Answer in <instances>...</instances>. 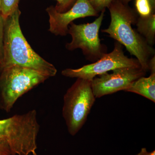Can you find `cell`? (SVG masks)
<instances>
[{
    "label": "cell",
    "mask_w": 155,
    "mask_h": 155,
    "mask_svg": "<svg viewBox=\"0 0 155 155\" xmlns=\"http://www.w3.org/2000/svg\"><path fill=\"white\" fill-rule=\"evenodd\" d=\"M20 14L18 8L5 19L1 67L16 65L34 69L49 78L54 76L57 73L54 66L37 54L23 35L19 25Z\"/></svg>",
    "instance_id": "obj_1"
},
{
    "label": "cell",
    "mask_w": 155,
    "mask_h": 155,
    "mask_svg": "<svg viewBox=\"0 0 155 155\" xmlns=\"http://www.w3.org/2000/svg\"><path fill=\"white\" fill-rule=\"evenodd\" d=\"M107 8L111 22L108 28L102 31L124 46L131 55L135 56L142 69L147 72L149 58L154 54V50L132 28V24H136L138 18L137 12L121 0H114Z\"/></svg>",
    "instance_id": "obj_2"
},
{
    "label": "cell",
    "mask_w": 155,
    "mask_h": 155,
    "mask_svg": "<svg viewBox=\"0 0 155 155\" xmlns=\"http://www.w3.org/2000/svg\"><path fill=\"white\" fill-rule=\"evenodd\" d=\"M49 77L41 72L16 65L1 67L0 97L2 110L9 113L18 99Z\"/></svg>",
    "instance_id": "obj_3"
},
{
    "label": "cell",
    "mask_w": 155,
    "mask_h": 155,
    "mask_svg": "<svg viewBox=\"0 0 155 155\" xmlns=\"http://www.w3.org/2000/svg\"><path fill=\"white\" fill-rule=\"evenodd\" d=\"M91 81L77 78L64 95L62 114L71 135H76L83 127L95 102Z\"/></svg>",
    "instance_id": "obj_4"
},
{
    "label": "cell",
    "mask_w": 155,
    "mask_h": 155,
    "mask_svg": "<svg viewBox=\"0 0 155 155\" xmlns=\"http://www.w3.org/2000/svg\"><path fill=\"white\" fill-rule=\"evenodd\" d=\"M105 11H102L100 16L91 23L77 25L71 22L68 34L72 40L66 44V48L70 51L80 49L87 60L92 62L98 61L106 54L107 48L101 43L99 34Z\"/></svg>",
    "instance_id": "obj_5"
},
{
    "label": "cell",
    "mask_w": 155,
    "mask_h": 155,
    "mask_svg": "<svg viewBox=\"0 0 155 155\" xmlns=\"http://www.w3.org/2000/svg\"><path fill=\"white\" fill-rule=\"evenodd\" d=\"M123 67H141L137 59L125 56L122 45L116 41L114 49L104 54L98 61L76 69H66L62 75L69 78H76L91 80L94 77L114 69Z\"/></svg>",
    "instance_id": "obj_6"
},
{
    "label": "cell",
    "mask_w": 155,
    "mask_h": 155,
    "mask_svg": "<svg viewBox=\"0 0 155 155\" xmlns=\"http://www.w3.org/2000/svg\"><path fill=\"white\" fill-rule=\"evenodd\" d=\"M146 72L141 67H123L94 77L91 80V87L96 98L113 94L120 91H125Z\"/></svg>",
    "instance_id": "obj_7"
},
{
    "label": "cell",
    "mask_w": 155,
    "mask_h": 155,
    "mask_svg": "<svg viewBox=\"0 0 155 155\" xmlns=\"http://www.w3.org/2000/svg\"><path fill=\"white\" fill-rule=\"evenodd\" d=\"M49 17V31L55 35L65 36L68 34L71 22L78 18L96 17L98 13L95 11L88 0H77L69 10L59 13L53 6L46 10Z\"/></svg>",
    "instance_id": "obj_8"
},
{
    "label": "cell",
    "mask_w": 155,
    "mask_h": 155,
    "mask_svg": "<svg viewBox=\"0 0 155 155\" xmlns=\"http://www.w3.org/2000/svg\"><path fill=\"white\" fill-rule=\"evenodd\" d=\"M125 91L134 93L155 102V73L149 77L142 76L137 79Z\"/></svg>",
    "instance_id": "obj_9"
},
{
    "label": "cell",
    "mask_w": 155,
    "mask_h": 155,
    "mask_svg": "<svg viewBox=\"0 0 155 155\" xmlns=\"http://www.w3.org/2000/svg\"><path fill=\"white\" fill-rule=\"evenodd\" d=\"M137 31L150 46L153 45L155 41V14L147 17H139L136 23Z\"/></svg>",
    "instance_id": "obj_10"
},
{
    "label": "cell",
    "mask_w": 155,
    "mask_h": 155,
    "mask_svg": "<svg viewBox=\"0 0 155 155\" xmlns=\"http://www.w3.org/2000/svg\"><path fill=\"white\" fill-rule=\"evenodd\" d=\"M135 6L140 17H147L154 13L155 9L149 0H135Z\"/></svg>",
    "instance_id": "obj_11"
},
{
    "label": "cell",
    "mask_w": 155,
    "mask_h": 155,
    "mask_svg": "<svg viewBox=\"0 0 155 155\" xmlns=\"http://www.w3.org/2000/svg\"><path fill=\"white\" fill-rule=\"evenodd\" d=\"M20 0H2L0 5V13L6 19L9 15L19 8Z\"/></svg>",
    "instance_id": "obj_12"
},
{
    "label": "cell",
    "mask_w": 155,
    "mask_h": 155,
    "mask_svg": "<svg viewBox=\"0 0 155 155\" xmlns=\"http://www.w3.org/2000/svg\"><path fill=\"white\" fill-rule=\"evenodd\" d=\"M57 4L55 9L59 13H64L72 7L77 0H56Z\"/></svg>",
    "instance_id": "obj_13"
},
{
    "label": "cell",
    "mask_w": 155,
    "mask_h": 155,
    "mask_svg": "<svg viewBox=\"0 0 155 155\" xmlns=\"http://www.w3.org/2000/svg\"><path fill=\"white\" fill-rule=\"evenodd\" d=\"M114 0H88L95 11L98 13L106 10Z\"/></svg>",
    "instance_id": "obj_14"
},
{
    "label": "cell",
    "mask_w": 155,
    "mask_h": 155,
    "mask_svg": "<svg viewBox=\"0 0 155 155\" xmlns=\"http://www.w3.org/2000/svg\"><path fill=\"white\" fill-rule=\"evenodd\" d=\"M5 22V19L0 13V64L1 65L2 62L3 52H4V38Z\"/></svg>",
    "instance_id": "obj_15"
},
{
    "label": "cell",
    "mask_w": 155,
    "mask_h": 155,
    "mask_svg": "<svg viewBox=\"0 0 155 155\" xmlns=\"http://www.w3.org/2000/svg\"><path fill=\"white\" fill-rule=\"evenodd\" d=\"M0 155H12L7 143L0 139Z\"/></svg>",
    "instance_id": "obj_16"
},
{
    "label": "cell",
    "mask_w": 155,
    "mask_h": 155,
    "mask_svg": "<svg viewBox=\"0 0 155 155\" xmlns=\"http://www.w3.org/2000/svg\"><path fill=\"white\" fill-rule=\"evenodd\" d=\"M148 70L150 71L151 73H155V56L149 60L148 62Z\"/></svg>",
    "instance_id": "obj_17"
},
{
    "label": "cell",
    "mask_w": 155,
    "mask_h": 155,
    "mask_svg": "<svg viewBox=\"0 0 155 155\" xmlns=\"http://www.w3.org/2000/svg\"><path fill=\"white\" fill-rule=\"evenodd\" d=\"M136 155H155V151L154 150L149 152L147 151L145 148H143L141 149L140 151Z\"/></svg>",
    "instance_id": "obj_18"
},
{
    "label": "cell",
    "mask_w": 155,
    "mask_h": 155,
    "mask_svg": "<svg viewBox=\"0 0 155 155\" xmlns=\"http://www.w3.org/2000/svg\"><path fill=\"white\" fill-rule=\"evenodd\" d=\"M123 2L125 3V4H128V2L131 1V0H121ZM150 1V3L151 4L153 8L155 9V0H149Z\"/></svg>",
    "instance_id": "obj_19"
},
{
    "label": "cell",
    "mask_w": 155,
    "mask_h": 155,
    "mask_svg": "<svg viewBox=\"0 0 155 155\" xmlns=\"http://www.w3.org/2000/svg\"><path fill=\"white\" fill-rule=\"evenodd\" d=\"M1 64H0V72H1ZM2 110V106H1V97H0V110Z\"/></svg>",
    "instance_id": "obj_20"
},
{
    "label": "cell",
    "mask_w": 155,
    "mask_h": 155,
    "mask_svg": "<svg viewBox=\"0 0 155 155\" xmlns=\"http://www.w3.org/2000/svg\"><path fill=\"white\" fill-rule=\"evenodd\" d=\"M1 1H2V0H0V5H1Z\"/></svg>",
    "instance_id": "obj_21"
}]
</instances>
